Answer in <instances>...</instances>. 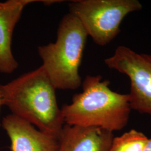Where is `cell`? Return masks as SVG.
Instances as JSON below:
<instances>
[{
	"mask_svg": "<svg viewBox=\"0 0 151 151\" xmlns=\"http://www.w3.org/2000/svg\"><path fill=\"white\" fill-rule=\"evenodd\" d=\"M55 90L42 65L0 85L2 105L11 114L58 139L65 122Z\"/></svg>",
	"mask_w": 151,
	"mask_h": 151,
	"instance_id": "1",
	"label": "cell"
},
{
	"mask_svg": "<svg viewBox=\"0 0 151 151\" xmlns=\"http://www.w3.org/2000/svg\"><path fill=\"white\" fill-rule=\"evenodd\" d=\"M100 75L87 76L82 90L61 108L65 124L98 127L111 132L124 129L132 110L128 94L114 91Z\"/></svg>",
	"mask_w": 151,
	"mask_h": 151,
	"instance_id": "2",
	"label": "cell"
},
{
	"mask_svg": "<svg viewBox=\"0 0 151 151\" xmlns=\"http://www.w3.org/2000/svg\"><path fill=\"white\" fill-rule=\"evenodd\" d=\"M87 37L81 22L68 13L60 20L55 42L37 47L42 66L55 89L81 86L79 70Z\"/></svg>",
	"mask_w": 151,
	"mask_h": 151,
	"instance_id": "3",
	"label": "cell"
},
{
	"mask_svg": "<svg viewBox=\"0 0 151 151\" xmlns=\"http://www.w3.org/2000/svg\"><path fill=\"white\" fill-rule=\"evenodd\" d=\"M68 8L88 36L97 45L105 46L120 33L124 18L143 6L138 0H75L68 4Z\"/></svg>",
	"mask_w": 151,
	"mask_h": 151,
	"instance_id": "4",
	"label": "cell"
},
{
	"mask_svg": "<svg viewBox=\"0 0 151 151\" xmlns=\"http://www.w3.org/2000/svg\"><path fill=\"white\" fill-rule=\"evenodd\" d=\"M104 62L111 70L129 78L132 110L151 115V54L139 53L129 47L119 45Z\"/></svg>",
	"mask_w": 151,
	"mask_h": 151,
	"instance_id": "5",
	"label": "cell"
},
{
	"mask_svg": "<svg viewBox=\"0 0 151 151\" xmlns=\"http://www.w3.org/2000/svg\"><path fill=\"white\" fill-rule=\"evenodd\" d=\"M1 125L10 139L11 151H58L57 138L13 114L5 116Z\"/></svg>",
	"mask_w": 151,
	"mask_h": 151,
	"instance_id": "6",
	"label": "cell"
},
{
	"mask_svg": "<svg viewBox=\"0 0 151 151\" xmlns=\"http://www.w3.org/2000/svg\"><path fill=\"white\" fill-rule=\"evenodd\" d=\"M39 0H7L0 2V73L10 75L19 63L12 52L14 30L25 8Z\"/></svg>",
	"mask_w": 151,
	"mask_h": 151,
	"instance_id": "7",
	"label": "cell"
},
{
	"mask_svg": "<svg viewBox=\"0 0 151 151\" xmlns=\"http://www.w3.org/2000/svg\"><path fill=\"white\" fill-rule=\"evenodd\" d=\"M114 138L113 132L100 128L65 124L58 151H109Z\"/></svg>",
	"mask_w": 151,
	"mask_h": 151,
	"instance_id": "8",
	"label": "cell"
},
{
	"mask_svg": "<svg viewBox=\"0 0 151 151\" xmlns=\"http://www.w3.org/2000/svg\"><path fill=\"white\" fill-rule=\"evenodd\" d=\"M148 138L142 132L131 129L114 138L109 151H143Z\"/></svg>",
	"mask_w": 151,
	"mask_h": 151,
	"instance_id": "9",
	"label": "cell"
},
{
	"mask_svg": "<svg viewBox=\"0 0 151 151\" xmlns=\"http://www.w3.org/2000/svg\"><path fill=\"white\" fill-rule=\"evenodd\" d=\"M143 151H151V138H148Z\"/></svg>",
	"mask_w": 151,
	"mask_h": 151,
	"instance_id": "10",
	"label": "cell"
},
{
	"mask_svg": "<svg viewBox=\"0 0 151 151\" xmlns=\"http://www.w3.org/2000/svg\"><path fill=\"white\" fill-rule=\"evenodd\" d=\"M2 106H3V105H2V96H1V92H0V110H1V108ZM1 124L0 123V126H1Z\"/></svg>",
	"mask_w": 151,
	"mask_h": 151,
	"instance_id": "11",
	"label": "cell"
}]
</instances>
